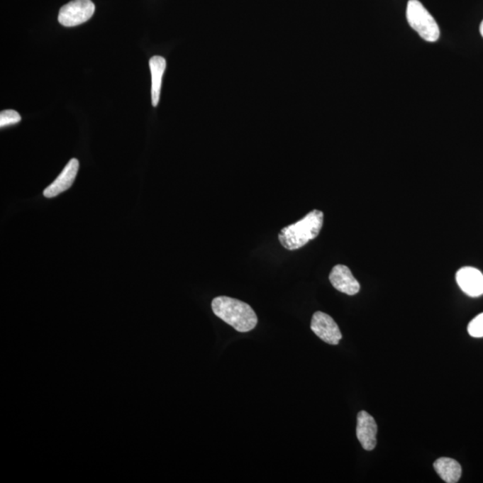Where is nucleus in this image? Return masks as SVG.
Wrapping results in <instances>:
<instances>
[{
	"mask_svg": "<svg viewBox=\"0 0 483 483\" xmlns=\"http://www.w3.org/2000/svg\"><path fill=\"white\" fill-rule=\"evenodd\" d=\"M211 308L216 316L241 333L251 331L258 323V318L252 308L235 298L216 297L212 300Z\"/></svg>",
	"mask_w": 483,
	"mask_h": 483,
	"instance_id": "1",
	"label": "nucleus"
},
{
	"mask_svg": "<svg viewBox=\"0 0 483 483\" xmlns=\"http://www.w3.org/2000/svg\"><path fill=\"white\" fill-rule=\"evenodd\" d=\"M323 218V212L314 210L296 223L281 229L279 234L281 245L290 251L303 248L320 234Z\"/></svg>",
	"mask_w": 483,
	"mask_h": 483,
	"instance_id": "2",
	"label": "nucleus"
},
{
	"mask_svg": "<svg viewBox=\"0 0 483 483\" xmlns=\"http://www.w3.org/2000/svg\"><path fill=\"white\" fill-rule=\"evenodd\" d=\"M406 18L410 26L423 40L429 43L437 42L440 35V27L419 0H409L407 3Z\"/></svg>",
	"mask_w": 483,
	"mask_h": 483,
	"instance_id": "3",
	"label": "nucleus"
},
{
	"mask_svg": "<svg viewBox=\"0 0 483 483\" xmlns=\"http://www.w3.org/2000/svg\"><path fill=\"white\" fill-rule=\"evenodd\" d=\"M94 12L91 0H72L60 9L58 22L66 27L77 26L90 20Z\"/></svg>",
	"mask_w": 483,
	"mask_h": 483,
	"instance_id": "4",
	"label": "nucleus"
},
{
	"mask_svg": "<svg viewBox=\"0 0 483 483\" xmlns=\"http://www.w3.org/2000/svg\"><path fill=\"white\" fill-rule=\"evenodd\" d=\"M311 331L318 338L330 345H338L342 339L340 330L330 315L316 311L311 322Z\"/></svg>",
	"mask_w": 483,
	"mask_h": 483,
	"instance_id": "5",
	"label": "nucleus"
},
{
	"mask_svg": "<svg viewBox=\"0 0 483 483\" xmlns=\"http://www.w3.org/2000/svg\"><path fill=\"white\" fill-rule=\"evenodd\" d=\"M377 426L374 418L365 411H361L357 416V426H356V436H357L362 448L367 451L374 450L377 444Z\"/></svg>",
	"mask_w": 483,
	"mask_h": 483,
	"instance_id": "6",
	"label": "nucleus"
},
{
	"mask_svg": "<svg viewBox=\"0 0 483 483\" xmlns=\"http://www.w3.org/2000/svg\"><path fill=\"white\" fill-rule=\"evenodd\" d=\"M457 282L462 292L468 296L479 297L483 294V275L474 267H464L457 272Z\"/></svg>",
	"mask_w": 483,
	"mask_h": 483,
	"instance_id": "7",
	"label": "nucleus"
},
{
	"mask_svg": "<svg viewBox=\"0 0 483 483\" xmlns=\"http://www.w3.org/2000/svg\"><path fill=\"white\" fill-rule=\"evenodd\" d=\"M331 285L339 292L355 296L360 291V284L345 265H335L330 274Z\"/></svg>",
	"mask_w": 483,
	"mask_h": 483,
	"instance_id": "8",
	"label": "nucleus"
},
{
	"mask_svg": "<svg viewBox=\"0 0 483 483\" xmlns=\"http://www.w3.org/2000/svg\"><path fill=\"white\" fill-rule=\"evenodd\" d=\"M79 170V161L77 159H72L65 167L62 172L57 177L50 186L48 187L43 191L44 196L46 198H53L63 191L70 189L73 186L75 178Z\"/></svg>",
	"mask_w": 483,
	"mask_h": 483,
	"instance_id": "9",
	"label": "nucleus"
},
{
	"mask_svg": "<svg viewBox=\"0 0 483 483\" xmlns=\"http://www.w3.org/2000/svg\"><path fill=\"white\" fill-rule=\"evenodd\" d=\"M152 73V99L153 107L159 104L162 77L166 70V60L163 57L154 56L149 62Z\"/></svg>",
	"mask_w": 483,
	"mask_h": 483,
	"instance_id": "10",
	"label": "nucleus"
},
{
	"mask_svg": "<svg viewBox=\"0 0 483 483\" xmlns=\"http://www.w3.org/2000/svg\"><path fill=\"white\" fill-rule=\"evenodd\" d=\"M435 471L447 483L458 482L462 475V467L457 461L448 457L438 458L433 465Z\"/></svg>",
	"mask_w": 483,
	"mask_h": 483,
	"instance_id": "11",
	"label": "nucleus"
},
{
	"mask_svg": "<svg viewBox=\"0 0 483 483\" xmlns=\"http://www.w3.org/2000/svg\"><path fill=\"white\" fill-rule=\"evenodd\" d=\"M20 121H21V116L13 109H8V111H3L0 113V128H1L16 125Z\"/></svg>",
	"mask_w": 483,
	"mask_h": 483,
	"instance_id": "12",
	"label": "nucleus"
},
{
	"mask_svg": "<svg viewBox=\"0 0 483 483\" xmlns=\"http://www.w3.org/2000/svg\"><path fill=\"white\" fill-rule=\"evenodd\" d=\"M467 331L472 338H483V313L477 315L471 321Z\"/></svg>",
	"mask_w": 483,
	"mask_h": 483,
	"instance_id": "13",
	"label": "nucleus"
},
{
	"mask_svg": "<svg viewBox=\"0 0 483 483\" xmlns=\"http://www.w3.org/2000/svg\"><path fill=\"white\" fill-rule=\"evenodd\" d=\"M479 32H481L482 36L483 37V21L481 26H479Z\"/></svg>",
	"mask_w": 483,
	"mask_h": 483,
	"instance_id": "14",
	"label": "nucleus"
}]
</instances>
